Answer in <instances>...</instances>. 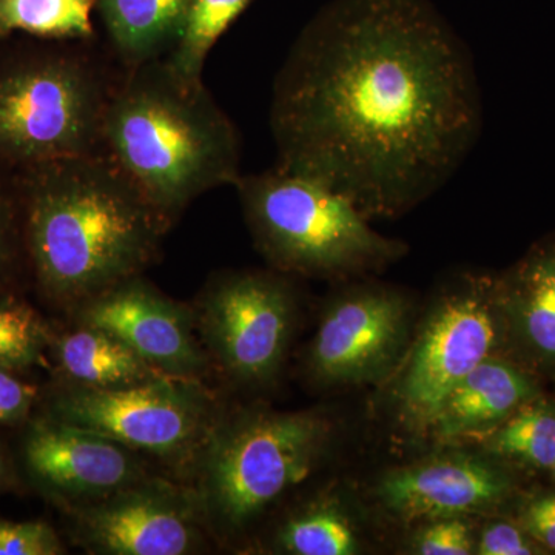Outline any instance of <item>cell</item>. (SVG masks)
<instances>
[{"label": "cell", "mask_w": 555, "mask_h": 555, "mask_svg": "<svg viewBox=\"0 0 555 555\" xmlns=\"http://www.w3.org/2000/svg\"><path fill=\"white\" fill-rule=\"evenodd\" d=\"M483 129L473 54L429 0H334L276 73L278 169L398 218L455 177Z\"/></svg>", "instance_id": "1"}, {"label": "cell", "mask_w": 555, "mask_h": 555, "mask_svg": "<svg viewBox=\"0 0 555 555\" xmlns=\"http://www.w3.org/2000/svg\"><path fill=\"white\" fill-rule=\"evenodd\" d=\"M25 217L40 286L75 310L141 276L171 225L104 152L30 167Z\"/></svg>", "instance_id": "2"}, {"label": "cell", "mask_w": 555, "mask_h": 555, "mask_svg": "<svg viewBox=\"0 0 555 555\" xmlns=\"http://www.w3.org/2000/svg\"><path fill=\"white\" fill-rule=\"evenodd\" d=\"M102 152L173 221L190 203L241 177V138L203 82L158 60L116 80Z\"/></svg>", "instance_id": "3"}, {"label": "cell", "mask_w": 555, "mask_h": 555, "mask_svg": "<svg viewBox=\"0 0 555 555\" xmlns=\"http://www.w3.org/2000/svg\"><path fill=\"white\" fill-rule=\"evenodd\" d=\"M233 188L255 246L283 275L360 280L408 255L403 241L372 229L352 201L313 179L275 167L241 175Z\"/></svg>", "instance_id": "4"}, {"label": "cell", "mask_w": 555, "mask_h": 555, "mask_svg": "<svg viewBox=\"0 0 555 555\" xmlns=\"http://www.w3.org/2000/svg\"><path fill=\"white\" fill-rule=\"evenodd\" d=\"M321 411L248 409L221 415L196 460V500L207 529L246 532L308 480L334 440Z\"/></svg>", "instance_id": "5"}, {"label": "cell", "mask_w": 555, "mask_h": 555, "mask_svg": "<svg viewBox=\"0 0 555 555\" xmlns=\"http://www.w3.org/2000/svg\"><path fill=\"white\" fill-rule=\"evenodd\" d=\"M118 79L87 50H51L0 69V159L20 166L102 152Z\"/></svg>", "instance_id": "6"}, {"label": "cell", "mask_w": 555, "mask_h": 555, "mask_svg": "<svg viewBox=\"0 0 555 555\" xmlns=\"http://www.w3.org/2000/svg\"><path fill=\"white\" fill-rule=\"evenodd\" d=\"M496 356L511 358L496 275L451 276L390 377L398 420L409 430L429 433L451 390Z\"/></svg>", "instance_id": "7"}, {"label": "cell", "mask_w": 555, "mask_h": 555, "mask_svg": "<svg viewBox=\"0 0 555 555\" xmlns=\"http://www.w3.org/2000/svg\"><path fill=\"white\" fill-rule=\"evenodd\" d=\"M50 418L170 465L195 466L221 414L199 379L164 375L113 389L69 383L54 397Z\"/></svg>", "instance_id": "8"}, {"label": "cell", "mask_w": 555, "mask_h": 555, "mask_svg": "<svg viewBox=\"0 0 555 555\" xmlns=\"http://www.w3.org/2000/svg\"><path fill=\"white\" fill-rule=\"evenodd\" d=\"M297 312L295 288L283 273L241 270L211 281L196 327L208 358L230 379L261 386L283 367Z\"/></svg>", "instance_id": "9"}, {"label": "cell", "mask_w": 555, "mask_h": 555, "mask_svg": "<svg viewBox=\"0 0 555 555\" xmlns=\"http://www.w3.org/2000/svg\"><path fill=\"white\" fill-rule=\"evenodd\" d=\"M412 305L396 287L358 281L327 302L308 350L321 386L378 385L400 366L411 337Z\"/></svg>", "instance_id": "10"}, {"label": "cell", "mask_w": 555, "mask_h": 555, "mask_svg": "<svg viewBox=\"0 0 555 555\" xmlns=\"http://www.w3.org/2000/svg\"><path fill=\"white\" fill-rule=\"evenodd\" d=\"M72 513L80 545L94 554L198 553L207 528L193 489L152 478L98 502L73 506Z\"/></svg>", "instance_id": "11"}, {"label": "cell", "mask_w": 555, "mask_h": 555, "mask_svg": "<svg viewBox=\"0 0 555 555\" xmlns=\"http://www.w3.org/2000/svg\"><path fill=\"white\" fill-rule=\"evenodd\" d=\"M517 470L486 454H441L387 470L375 486L379 505L403 521L496 513L520 495Z\"/></svg>", "instance_id": "12"}, {"label": "cell", "mask_w": 555, "mask_h": 555, "mask_svg": "<svg viewBox=\"0 0 555 555\" xmlns=\"http://www.w3.org/2000/svg\"><path fill=\"white\" fill-rule=\"evenodd\" d=\"M78 323L122 339L171 377L201 379L210 358L196 335V317L141 276L130 278L75 310Z\"/></svg>", "instance_id": "13"}, {"label": "cell", "mask_w": 555, "mask_h": 555, "mask_svg": "<svg viewBox=\"0 0 555 555\" xmlns=\"http://www.w3.org/2000/svg\"><path fill=\"white\" fill-rule=\"evenodd\" d=\"M24 456L42 488L75 506L98 502L145 478L137 452L50 416L33 425Z\"/></svg>", "instance_id": "14"}, {"label": "cell", "mask_w": 555, "mask_h": 555, "mask_svg": "<svg viewBox=\"0 0 555 555\" xmlns=\"http://www.w3.org/2000/svg\"><path fill=\"white\" fill-rule=\"evenodd\" d=\"M509 353L540 379H555V232L496 275Z\"/></svg>", "instance_id": "15"}, {"label": "cell", "mask_w": 555, "mask_h": 555, "mask_svg": "<svg viewBox=\"0 0 555 555\" xmlns=\"http://www.w3.org/2000/svg\"><path fill=\"white\" fill-rule=\"evenodd\" d=\"M543 392L542 379L513 358H488L451 390L429 433L441 441L481 438Z\"/></svg>", "instance_id": "16"}, {"label": "cell", "mask_w": 555, "mask_h": 555, "mask_svg": "<svg viewBox=\"0 0 555 555\" xmlns=\"http://www.w3.org/2000/svg\"><path fill=\"white\" fill-rule=\"evenodd\" d=\"M195 0H94L126 68L164 60L177 46Z\"/></svg>", "instance_id": "17"}, {"label": "cell", "mask_w": 555, "mask_h": 555, "mask_svg": "<svg viewBox=\"0 0 555 555\" xmlns=\"http://www.w3.org/2000/svg\"><path fill=\"white\" fill-rule=\"evenodd\" d=\"M53 350L62 375L72 385L113 389L167 375L122 339L86 324L54 339Z\"/></svg>", "instance_id": "18"}, {"label": "cell", "mask_w": 555, "mask_h": 555, "mask_svg": "<svg viewBox=\"0 0 555 555\" xmlns=\"http://www.w3.org/2000/svg\"><path fill=\"white\" fill-rule=\"evenodd\" d=\"M478 440L486 454L517 473L550 474L555 465V398L543 392Z\"/></svg>", "instance_id": "19"}, {"label": "cell", "mask_w": 555, "mask_h": 555, "mask_svg": "<svg viewBox=\"0 0 555 555\" xmlns=\"http://www.w3.org/2000/svg\"><path fill=\"white\" fill-rule=\"evenodd\" d=\"M281 553L294 555H352L360 537L346 511L334 500L310 503L287 518L276 534Z\"/></svg>", "instance_id": "20"}, {"label": "cell", "mask_w": 555, "mask_h": 555, "mask_svg": "<svg viewBox=\"0 0 555 555\" xmlns=\"http://www.w3.org/2000/svg\"><path fill=\"white\" fill-rule=\"evenodd\" d=\"M251 0H195L177 46L164 57L178 78L203 82L208 53Z\"/></svg>", "instance_id": "21"}, {"label": "cell", "mask_w": 555, "mask_h": 555, "mask_svg": "<svg viewBox=\"0 0 555 555\" xmlns=\"http://www.w3.org/2000/svg\"><path fill=\"white\" fill-rule=\"evenodd\" d=\"M94 5V0H0V33L89 39Z\"/></svg>", "instance_id": "22"}, {"label": "cell", "mask_w": 555, "mask_h": 555, "mask_svg": "<svg viewBox=\"0 0 555 555\" xmlns=\"http://www.w3.org/2000/svg\"><path fill=\"white\" fill-rule=\"evenodd\" d=\"M49 339L46 324L30 306L0 297V367L17 371L33 366Z\"/></svg>", "instance_id": "23"}, {"label": "cell", "mask_w": 555, "mask_h": 555, "mask_svg": "<svg viewBox=\"0 0 555 555\" xmlns=\"http://www.w3.org/2000/svg\"><path fill=\"white\" fill-rule=\"evenodd\" d=\"M411 547L422 555L476 554V537L465 517L437 518L426 521Z\"/></svg>", "instance_id": "24"}, {"label": "cell", "mask_w": 555, "mask_h": 555, "mask_svg": "<svg viewBox=\"0 0 555 555\" xmlns=\"http://www.w3.org/2000/svg\"><path fill=\"white\" fill-rule=\"evenodd\" d=\"M60 535L46 521H0V555H60Z\"/></svg>", "instance_id": "25"}, {"label": "cell", "mask_w": 555, "mask_h": 555, "mask_svg": "<svg viewBox=\"0 0 555 555\" xmlns=\"http://www.w3.org/2000/svg\"><path fill=\"white\" fill-rule=\"evenodd\" d=\"M517 521L547 554L555 553V486L528 492L514 502Z\"/></svg>", "instance_id": "26"}, {"label": "cell", "mask_w": 555, "mask_h": 555, "mask_svg": "<svg viewBox=\"0 0 555 555\" xmlns=\"http://www.w3.org/2000/svg\"><path fill=\"white\" fill-rule=\"evenodd\" d=\"M476 554L542 555L547 554L514 518H492L476 537Z\"/></svg>", "instance_id": "27"}, {"label": "cell", "mask_w": 555, "mask_h": 555, "mask_svg": "<svg viewBox=\"0 0 555 555\" xmlns=\"http://www.w3.org/2000/svg\"><path fill=\"white\" fill-rule=\"evenodd\" d=\"M38 389L22 382L10 369L0 367V423H16L28 415Z\"/></svg>", "instance_id": "28"}, {"label": "cell", "mask_w": 555, "mask_h": 555, "mask_svg": "<svg viewBox=\"0 0 555 555\" xmlns=\"http://www.w3.org/2000/svg\"><path fill=\"white\" fill-rule=\"evenodd\" d=\"M11 235H13V214L2 190H0V269L10 257Z\"/></svg>", "instance_id": "29"}, {"label": "cell", "mask_w": 555, "mask_h": 555, "mask_svg": "<svg viewBox=\"0 0 555 555\" xmlns=\"http://www.w3.org/2000/svg\"><path fill=\"white\" fill-rule=\"evenodd\" d=\"M9 465H7L5 455H3L2 449H0V488L9 481Z\"/></svg>", "instance_id": "30"}, {"label": "cell", "mask_w": 555, "mask_h": 555, "mask_svg": "<svg viewBox=\"0 0 555 555\" xmlns=\"http://www.w3.org/2000/svg\"><path fill=\"white\" fill-rule=\"evenodd\" d=\"M547 476L551 477V480H553V485L555 486V465L553 466V469H551V473L547 474Z\"/></svg>", "instance_id": "31"}]
</instances>
